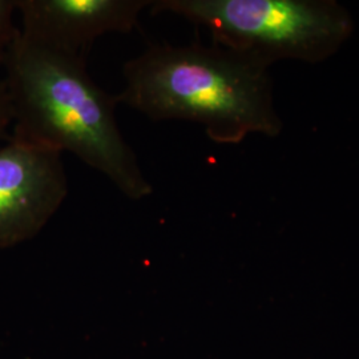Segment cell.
Listing matches in <instances>:
<instances>
[{"instance_id":"1","label":"cell","mask_w":359,"mask_h":359,"mask_svg":"<svg viewBox=\"0 0 359 359\" xmlns=\"http://www.w3.org/2000/svg\"><path fill=\"white\" fill-rule=\"evenodd\" d=\"M13 137L76 156L129 200L154 193L116 120V96L100 88L86 57L55 51L19 34L4 63Z\"/></svg>"},{"instance_id":"2","label":"cell","mask_w":359,"mask_h":359,"mask_svg":"<svg viewBox=\"0 0 359 359\" xmlns=\"http://www.w3.org/2000/svg\"><path fill=\"white\" fill-rule=\"evenodd\" d=\"M269 68L215 43H156L124 65L126 84L116 100L154 121L200 124L217 144H240L253 133L276 137L283 121Z\"/></svg>"},{"instance_id":"3","label":"cell","mask_w":359,"mask_h":359,"mask_svg":"<svg viewBox=\"0 0 359 359\" xmlns=\"http://www.w3.org/2000/svg\"><path fill=\"white\" fill-rule=\"evenodd\" d=\"M149 8L203 27L215 44L269 65L323 62L354 31L346 8L330 0H154Z\"/></svg>"},{"instance_id":"4","label":"cell","mask_w":359,"mask_h":359,"mask_svg":"<svg viewBox=\"0 0 359 359\" xmlns=\"http://www.w3.org/2000/svg\"><path fill=\"white\" fill-rule=\"evenodd\" d=\"M68 191L63 154L10 136L0 148V249L35 237Z\"/></svg>"},{"instance_id":"5","label":"cell","mask_w":359,"mask_h":359,"mask_svg":"<svg viewBox=\"0 0 359 359\" xmlns=\"http://www.w3.org/2000/svg\"><path fill=\"white\" fill-rule=\"evenodd\" d=\"M154 0H16L20 34L48 47L87 59L95 40L128 34Z\"/></svg>"},{"instance_id":"6","label":"cell","mask_w":359,"mask_h":359,"mask_svg":"<svg viewBox=\"0 0 359 359\" xmlns=\"http://www.w3.org/2000/svg\"><path fill=\"white\" fill-rule=\"evenodd\" d=\"M16 0H0V65H4L15 40L20 34V28L15 27L13 13Z\"/></svg>"},{"instance_id":"7","label":"cell","mask_w":359,"mask_h":359,"mask_svg":"<svg viewBox=\"0 0 359 359\" xmlns=\"http://www.w3.org/2000/svg\"><path fill=\"white\" fill-rule=\"evenodd\" d=\"M13 107L7 86L4 80H0V142L7 140V129L13 124Z\"/></svg>"}]
</instances>
